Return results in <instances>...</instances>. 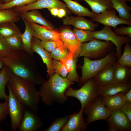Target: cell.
Returning <instances> with one entry per match:
<instances>
[{"label": "cell", "instance_id": "12", "mask_svg": "<svg viewBox=\"0 0 131 131\" xmlns=\"http://www.w3.org/2000/svg\"><path fill=\"white\" fill-rule=\"evenodd\" d=\"M29 23L33 30V37L42 41H55L59 46L64 45L61 39L60 33L57 30L36 23Z\"/></svg>", "mask_w": 131, "mask_h": 131}, {"label": "cell", "instance_id": "36", "mask_svg": "<svg viewBox=\"0 0 131 131\" xmlns=\"http://www.w3.org/2000/svg\"><path fill=\"white\" fill-rule=\"evenodd\" d=\"M38 0H13L7 3L0 5V10L8 9L16 6H23L32 4Z\"/></svg>", "mask_w": 131, "mask_h": 131}, {"label": "cell", "instance_id": "21", "mask_svg": "<svg viewBox=\"0 0 131 131\" xmlns=\"http://www.w3.org/2000/svg\"><path fill=\"white\" fill-rule=\"evenodd\" d=\"M114 82L131 85V67L121 65L116 63L113 64Z\"/></svg>", "mask_w": 131, "mask_h": 131}, {"label": "cell", "instance_id": "19", "mask_svg": "<svg viewBox=\"0 0 131 131\" xmlns=\"http://www.w3.org/2000/svg\"><path fill=\"white\" fill-rule=\"evenodd\" d=\"M131 89V85L114 82L99 86L97 95L100 97L112 96L121 92L126 93Z\"/></svg>", "mask_w": 131, "mask_h": 131}, {"label": "cell", "instance_id": "2", "mask_svg": "<svg viewBox=\"0 0 131 131\" xmlns=\"http://www.w3.org/2000/svg\"><path fill=\"white\" fill-rule=\"evenodd\" d=\"M7 83L14 95L25 108L37 113L40 97L35 84L13 73Z\"/></svg>", "mask_w": 131, "mask_h": 131}, {"label": "cell", "instance_id": "10", "mask_svg": "<svg viewBox=\"0 0 131 131\" xmlns=\"http://www.w3.org/2000/svg\"><path fill=\"white\" fill-rule=\"evenodd\" d=\"M110 131H130L131 122L120 109L110 111V115L107 120Z\"/></svg>", "mask_w": 131, "mask_h": 131}, {"label": "cell", "instance_id": "46", "mask_svg": "<svg viewBox=\"0 0 131 131\" xmlns=\"http://www.w3.org/2000/svg\"><path fill=\"white\" fill-rule=\"evenodd\" d=\"M59 8H48L51 14L55 16H57Z\"/></svg>", "mask_w": 131, "mask_h": 131}, {"label": "cell", "instance_id": "44", "mask_svg": "<svg viewBox=\"0 0 131 131\" xmlns=\"http://www.w3.org/2000/svg\"><path fill=\"white\" fill-rule=\"evenodd\" d=\"M123 98L125 102L131 103V89L124 93Z\"/></svg>", "mask_w": 131, "mask_h": 131}, {"label": "cell", "instance_id": "42", "mask_svg": "<svg viewBox=\"0 0 131 131\" xmlns=\"http://www.w3.org/2000/svg\"><path fill=\"white\" fill-rule=\"evenodd\" d=\"M8 114V100L0 103V122L4 120Z\"/></svg>", "mask_w": 131, "mask_h": 131}, {"label": "cell", "instance_id": "18", "mask_svg": "<svg viewBox=\"0 0 131 131\" xmlns=\"http://www.w3.org/2000/svg\"><path fill=\"white\" fill-rule=\"evenodd\" d=\"M62 22L65 25H72L76 28L92 31L99 25L98 23H94L92 20L87 19L83 16H66L62 19Z\"/></svg>", "mask_w": 131, "mask_h": 131}, {"label": "cell", "instance_id": "51", "mask_svg": "<svg viewBox=\"0 0 131 131\" xmlns=\"http://www.w3.org/2000/svg\"><path fill=\"white\" fill-rule=\"evenodd\" d=\"M76 1H80V0H74Z\"/></svg>", "mask_w": 131, "mask_h": 131}, {"label": "cell", "instance_id": "41", "mask_svg": "<svg viewBox=\"0 0 131 131\" xmlns=\"http://www.w3.org/2000/svg\"><path fill=\"white\" fill-rule=\"evenodd\" d=\"M41 43L44 49L50 53L56 48L60 46L56 42L53 41H41Z\"/></svg>", "mask_w": 131, "mask_h": 131}, {"label": "cell", "instance_id": "7", "mask_svg": "<svg viewBox=\"0 0 131 131\" xmlns=\"http://www.w3.org/2000/svg\"><path fill=\"white\" fill-rule=\"evenodd\" d=\"M83 113L87 116L86 119L88 125L95 121L99 120L107 121L110 111L104 104L101 98L97 97L89 105L83 108Z\"/></svg>", "mask_w": 131, "mask_h": 131}, {"label": "cell", "instance_id": "13", "mask_svg": "<svg viewBox=\"0 0 131 131\" xmlns=\"http://www.w3.org/2000/svg\"><path fill=\"white\" fill-rule=\"evenodd\" d=\"M116 10L115 9L106 10L103 12L97 14L92 18V21L102 24L105 26L115 27L117 25L122 24L131 26V21L123 20L116 15Z\"/></svg>", "mask_w": 131, "mask_h": 131}, {"label": "cell", "instance_id": "47", "mask_svg": "<svg viewBox=\"0 0 131 131\" xmlns=\"http://www.w3.org/2000/svg\"><path fill=\"white\" fill-rule=\"evenodd\" d=\"M5 66L3 58L0 57V71Z\"/></svg>", "mask_w": 131, "mask_h": 131}, {"label": "cell", "instance_id": "30", "mask_svg": "<svg viewBox=\"0 0 131 131\" xmlns=\"http://www.w3.org/2000/svg\"><path fill=\"white\" fill-rule=\"evenodd\" d=\"M12 73L9 68L5 65L0 71V99H8V95L6 94L5 88Z\"/></svg>", "mask_w": 131, "mask_h": 131}, {"label": "cell", "instance_id": "20", "mask_svg": "<svg viewBox=\"0 0 131 131\" xmlns=\"http://www.w3.org/2000/svg\"><path fill=\"white\" fill-rule=\"evenodd\" d=\"M30 11L19 13L21 18L25 19L29 23L38 24L51 29L56 30L52 24L45 18L38 9Z\"/></svg>", "mask_w": 131, "mask_h": 131}, {"label": "cell", "instance_id": "26", "mask_svg": "<svg viewBox=\"0 0 131 131\" xmlns=\"http://www.w3.org/2000/svg\"><path fill=\"white\" fill-rule=\"evenodd\" d=\"M114 8L119 13L118 16L127 21H131L130 11L131 7L128 5L125 0H111Z\"/></svg>", "mask_w": 131, "mask_h": 131}, {"label": "cell", "instance_id": "27", "mask_svg": "<svg viewBox=\"0 0 131 131\" xmlns=\"http://www.w3.org/2000/svg\"><path fill=\"white\" fill-rule=\"evenodd\" d=\"M77 61V59L74 58L72 53L69 51L65 64L68 72L66 78L71 81L79 82L80 77L76 70Z\"/></svg>", "mask_w": 131, "mask_h": 131}, {"label": "cell", "instance_id": "1", "mask_svg": "<svg viewBox=\"0 0 131 131\" xmlns=\"http://www.w3.org/2000/svg\"><path fill=\"white\" fill-rule=\"evenodd\" d=\"M3 60L5 65L22 78L35 84L46 81L38 71L33 55L24 50H13Z\"/></svg>", "mask_w": 131, "mask_h": 131}, {"label": "cell", "instance_id": "29", "mask_svg": "<svg viewBox=\"0 0 131 131\" xmlns=\"http://www.w3.org/2000/svg\"><path fill=\"white\" fill-rule=\"evenodd\" d=\"M22 34L14 22L6 21L0 23V35L5 38Z\"/></svg>", "mask_w": 131, "mask_h": 131}, {"label": "cell", "instance_id": "48", "mask_svg": "<svg viewBox=\"0 0 131 131\" xmlns=\"http://www.w3.org/2000/svg\"><path fill=\"white\" fill-rule=\"evenodd\" d=\"M4 4L7 3H8L13 0H2Z\"/></svg>", "mask_w": 131, "mask_h": 131}, {"label": "cell", "instance_id": "16", "mask_svg": "<svg viewBox=\"0 0 131 131\" xmlns=\"http://www.w3.org/2000/svg\"><path fill=\"white\" fill-rule=\"evenodd\" d=\"M32 48L33 52L38 53L41 57L43 62L46 64L47 69V77L51 76L55 72L53 67L50 53L43 48L39 39L33 36L32 39Z\"/></svg>", "mask_w": 131, "mask_h": 131}, {"label": "cell", "instance_id": "4", "mask_svg": "<svg viewBox=\"0 0 131 131\" xmlns=\"http://www.w3.org/2000/svg\"><path fill=\"white\" fill-rule=\"evenodd\" d=\"M115 53L112 49L105 57L95 60L84 57L83 64L81 67L82 74L79 78V85L82 86L89 79L94 77L100 70L115 62L118 60Z\"/></svg>", "mask_w": 131, "mask_h": 131}, {"label": "cell", "instance_id": "49", "mask_svg": "<svg viewBox=\"0 0 131 131\" xmlns=\"http://www.w3.org/2000/svg\"><path fill=\"white\" fill-rule=\"evenodd\" d=\"M4 4L2 0H0V5Z\"/></svg>", "mask_w": 131, "mask_h": 131}, {"label": "cell", "instance_id": "37", "mask_svg": "<svg viewBox=\"0 0 131 131\" xmlns=\"http://www.w3.org/2000/svg\"><path fill=\"white\" fill-rule=\"evenodd\" d=\"M22 34L16 35L5 38L13 50H23L21 37Z\"/></svg>", "mask_w": 131, "mask_h": 131}, {"label": "cell", "instance_id": "9", "mask_svg": "<svg viewBox=\"0 0 131 131\" xmlns=\"http://www.w3.org/2000/svg\"><path fill=\"white\" fill-rule=\"evenodd\" d=\"M8 95V114L11 119V128L12 131L18 129L22 122L24 114L25 107L14 95L7 83Z\"/></svg>", "mask_w": 131, "mask_h": 131}, {"label": "cell", "instance_id": "15", "mask_svg": "<svg viewBox=\"0 0 131 131\" xmlns=\"http://www.w3.org/2000/svg\"><path fill=\"white\" fill-rule=\"evenodd\" d=\"M43 122L37 113L25 107L23 118L19 131H35L40 128Z\"/></svg>", "mask_w": 131, "mask_h": 131}, {"label": "cell", "instance_id": "43", "mask_svg": "<svg viewBox=\"0 0 131 131\" xmlns=\"http://www.w3.org/2000/svg\"><path fill=\"white\" fill-rule=\"evenodd\" d=\"M119 109L131 122V103L125 102Z\"/></svg>", "mask_w": 131, "mask_h": 131}, {"label": "cell", "instance_id": "3", "mask_svg": "<svg viewBox=\"0 0 131 131\" xmlns=\"http://www.w3.org/2000/svg\"><path fill=\"white\" fill-rule=\"evenodd\" d=\"M74 83V82L55 73L40 87L39 91L42 102L48 106L54 103H64L68 99L65 94L66 90Z\"/></svg>", "mask_w": 131, "mask_h": 131}, {"label": "cell", "instance_id": "31", "mask_svg": "<svg viewBox=\"0 0 131 131\" xmlns=\"http://www.w3.org/2000/svg\"><path fill=\"white\" fill-rule=\"evenodd\" d=\"M21 18L20 14L15 11L12 8L0 10V23L6 21L17 22Z\"/></svg>", "mask_w": 131, "mask_h": 131}, {"label": "cell", "instance_id": "14", "mask_svg": "<svg viewBox=\"0 0 131 131\" xmlns=\"http://www.w3.org/2000/svg\"><path fill=\"white\" fill-rule=\"evenodd\" d=\"M52 8H63L67 11L69 10L66 4L59 0H38L28 5L23 6H16L12 8L15 11L20 13L26 11Z\"/></svg>", "mask_w": 131, "mask_h": 131}, {"label": "cell", "instance_id": "28", "mask_svg": "<svg viewBox=\"0 0 131 131\" xmlns=\"http://www.w3.org/2000/svg\"><path fill=\"white\" fill-rule=\"evenodd\" d=\"M81 0L86 2L90 7L92 12L97 14L113 8L111 0Z\"/></svg>", "mask_w": 131, "mask_h": 131}, {"label": "cell", "instance_id": "52", "mask_svg": "<svg viewBox=\"0 0 131 131\" xmlns=\"http://www.w3.org/2000/svg\"><path fill=\"white\" fill-rule=\"evenodd\" d=\"M1 131V130L0 129V131Z\"/></svg>", "mask_w": 131, "mask_h": 131}, {"label": "cell", "instance_id": "17", "mask_svg": "<svg viewBox=\"0 0 131 131\" xmlns=\"http://www.w3.org/2000/svg\"><path fill=\"white\" fill-rule=\"evenodd\" d=\"M83 109L81 107L78 113L70 115L68 121L61 131H84L87 130L88 125L83 116Z\"/></svg>", "mask_w": 131, "mask_h": 131}, {"label": "cell", "instance_id": "6", "mask_svg": "<svg viewBox=\"0 0 131 131\" xmlns=\"http://www.w3.org/2000/svg\"><path fill=\"white\" fill-rule=\"evenodd\" d=\"M114 45L110 41H103L96 39L89 42L82 43L79 57L100 59L107 55L113 49Z\"/></svg>", "mask_w": 131, "mask_h": 131}, {"label": "cell", "instance_id": "34", "mask_svg": "<svg viewBox=\"0 0 131 131\" xmlns=\"http://www.w3.org/2000/svg\"><path fill=\"white\" fill-rule=\"evenodd\" d=\"M125 44L123 54L115 63L121 65L131 67V46L130 42Z\"/></svg>", "mask_w": 131, "mask_h": 131}, {"label": "cell", "instance_id": "11", "mask_svg": "<svg viewBox=\"0 0 131 131\" xmlns=\"http://www.w3.org/2000/svg\"><path fill=\"white\" fill-rule=\"evenodd\" d=\"M59 32L65 46L72 53L74 58L77 59L81 52L82 43L79 41L69 27L62 28Z\"/></svg>", "mask_w": 131, "mask_h": 131}, {"label": "cell", "instance_id": "23", "mask_svg": "<svg viewBox=\"0 0 131 131\" xmlns=\"http://www.w3.org/2000/svg\"><path fill=\"white\" fill-rule=\"evenodd\" d=\"M94 77L99 86L114 82V69L112 65L103 68Z\"/></svg>", "mask_w": 131, "mask_h": 131}, {"label": "cell", "instance_id": "8", "mask_svg": "<svg viewBox=\"0 0 131 131\" xmlns=\"http://www.w3.org/2000/svg\"><path fill=\"white\" fill-rule=\"evenodd\" d=\"M112 27L108 26H105L101 30L93 31L95 39L103 40L106 41H110L116 47L115 55L118 59L122 55V47L124 44L130 42L131 38L124 35L119 36L116 34L112 30Z\"/></svg>", "mask_w": 131, "mask_h": 131}, {"label": "cell", "instance_id": "25", "mask_svg": "<svg viewBox=\"0 0 131 131\" xmlns=\"http://www.w3.org/2000/svg\"><path fill=\"white\" fill-rule=\"evenodd\" d=\"M25 25V31L21 35L23 50L29 54L33 55L32 48V41L33 36V32L29 22L22 18Z\"/></svg>", "mask_w": 131, "mask_h": 131}, {"label": "cell", "instance_id": "45", "mask_svg": "<svg viewBox=\"0 0 131 131\" xmlns=\"http://www.w3.org/2000/svg\"><path fill=\"white\" fill-rule=\"evenodd\" d=\"M67 12V11L64 8H59L57 16L59 18H63L66 16Z\"/></svg>", "mask_w": 131, "mask_h": 131}, {"label": "cell", "instance_id": "39", "mask_svg": "<svg viewBox=\"0 0 131 131\" xmlns=\"http://www.w3.org/2000/svg\"><path fill=\"white\" fill-rule=\"evenodd\" d=\"M12 50L5 39L0 35V57H4Z\"/></svg>", "mask_w": 131, "mask_h": 131}, {"label": "cell", "instance_id": "24", "mask_svg": "<svg viewBox=\"0 0 131 131\" xmlns=\"http://www.w3.org/2000/svg\"><path fill=\"white\" fill-rule=\"evenodd\" d=\"M125 93L121 92L112 96L100 97L106 106L111 111L119 109L125 103Z\"/></svg>", "mask_w": 131, "mask_h": 131}, {"label": "cell", "instance_id": "50", "mask_svg": "<svg viewBox=\"0 0 131 131\" xmlns=\"http://www.w3.org/2000/svg\"><path fill=\"white\" fill-rule=\"evenodd\" d=\"M126 1H131V0H125Z\"/></svg>", "mask_w": 131, "mask_h": 131}, {"label": "cell", "instance_id": "32", "mask_svg": "<svg viewBox=\"0 0 131 131\" xmlns=\"http://www.w3.org/2000/svg\"><path fill=\"white\" fill-rule=\"evenodd\" d=\"M69 51L64 45L56 48L51 53L52 58L65 63L69 53Z\"/></svg>", "mask_w": 131, "mask_h": 131}, {"label": "cell", "instance_id": "40", "mask_svg": "<svg viewBox=\"0 0 131 131\" xmlns=\"http://www.w3.org/2000/svg\"><path fill=\"white\" fill-rule=\"evenodd\" d=\"M113 31L117 35L119 36L126 35L131 38V26H122L119 28L113 27Z\"/></svg>", "mask_w": 131, "mask_h": 131}, {"label": "cell", "instance_id": "5", "mask_svg": "<svg viewBox=\"0 0 131 131\" xmlns=\"http://www.w3.org/2000/svg\"><path fill=\"white\" fill-rule=\"evenodd\" d=\"M99 86L94 77L87 81L80 89L75 90L70 86L66 90L65 95L67 97L75 98L81 102V107L84 108L89 105L97 97Z\"/></svg>", "mask_w": 131, "mask_h": 131}, {"label": "cell", "instance_id": "35", "mask_svg": "<svg viewBox=\"0 0 131 131\" xmlns=\"http://www.w3.org/2000/svg\"><path fill=\"white\" fill-rule=\"evenodd\" d=\"M72 30L77 39L81 43H84L95 39L92 31L75 28Z\"/></svg>", "mask_w": 131, "mask_h": 131}, {"label": "cell", "instance_id": "22", "mask_svg": "<svg viewBox=\"0 0 131 131\" xmlns=\"http://www.w3.org/2000/svg\"><path fill=\"white\" fill-rule=\"evenodd\" d=\"M66 5L67 8L73 13L78 16H88L91 18L97 14L90 11L77 2L72 0H62Z\"/></svg>", "mask_w": 131, "mask_h": 131}, {"label": "cell", "instance_id": "38", "mask_svg": "<svg viewBox=\"0 0 131 131\" xmlns=\"http://www.w3.org/2000/svg\"><path fill=\"white\" fill-rule=\"evenodd\" d=\"M52 63L55 73L63 78H66L68 72L65 63L54 59L52 60Z\"/></svg>", "mask_w": 131, "mask_h": 131}, {"label": "cell", "instance_id": "33", "mask_svg": "<svg viewBox=\"0 0 131 131\" xmlns=\"http://www.w3.org/2000/svg\"><path fill=\"white\" fill-rule=\"evenodd\" d=\"M70 115H65L63 116L55 119L51 124L43 131H59L68 121Z\"/></svg>", "mask_w": 131, "mask_h": 131}]
</instances>
